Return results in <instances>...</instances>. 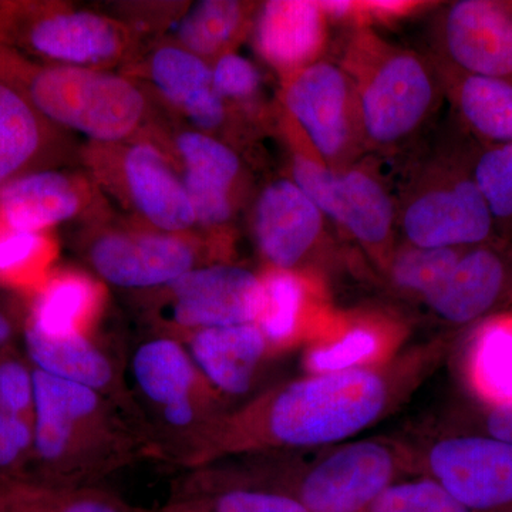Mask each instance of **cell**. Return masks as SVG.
Listing matches in <instances>:
<instances>
[{
  "label": "cell",
  "instance_id": "cell-1",
  "mask_svg": "<svg viewBox=\"0 0 512 512\" xmlns=\"http://www.w3.org/2000/svg\"><path fill=\"white\" fill-rule=\"evenodd\" d=\"M0 67L50 124L86 138L89 147L120 146L154 134L153 100L128 74L40 64L2 46Z\"/></svg>",
  "mask_w": 512,
  "mask_h": 512
},
{
  "label": "cell",
  "instance_id": "cell-2",
  "mask_svg": "<svg viewBox=\"0 0 512 512\" xmlns=\"http://www.w3.org/2000/svg\"><path fill=\"white\" fill-rule=\"evenodd\" d=\"M353 35L342 67L355 87L363 141L399 147L433 116L443 92L433 64L387 43L367 26Z\"/></svg>",
  "mask_w": 512,
  "mask_h": 512
},
{
  "label": "cell",
  "instance_id": "cell-3",
  "mask_svg": "<svg viewBox=\"0 0 512 512\" xmlns=\"http://www.w3.org/2000/svg\"><path fill=\"white\" fill-rule=\"evenodd\" d=\"M137 33L123 19L56 0H0V46L40 64L114 70Z\"/></svg>",
  "mask_w": 512,
  "mask_h": 512
},
{
  "label": "cell",
  "instance_id": "cell-4",
  "mask_svg": "<svg viewBox=\"0 0 512 512\" xmlns=\"http://www.w3.org/2000/svg\"><path fill=\"white\" fill-rule=\"evenodd\" d=\"M386 397L382 377L367 369L313 375L276 394L266 410V431L285 446L335 443L375 421Z\"/></svg>",
  "mask_w": 512,
  "mask_h": 512
},
{
  "label": "cell",
  "instance_id": "cell-5",
  "mask_svg": "<svg viewBox=\"0 0 512 512\" xmlns=\"http://www.w3.org/2000/svg\"><path fill=\"white\" fill-rule=\"evenodd\" d=\"M33 453L49 470L80 476L116 460L120 440L100 393L33 369Z\"/></svg>",
  "mask_w": 512,
  "mask_h": 512
},
{
  "label": "cell",
  "instance_id": "cell-6",
  "mask_svg": "<svg viewBox=\"0 0 512 512\" xmlns=\"http://www.w3.org/2000/svg\"><path fill=\"white\" fill-rule=\"evenodd\" d=\"M93 181L134 212L138 224L165 234L197 235L183 178L157 134L120 146L87 147Z\"/></svg>",
  "mask_w": 512,
  "mask_h": 512
},
{
  "label": "cell",
  "instance_id": "cell-7",
  "mask_svg": "<svg viewBox=\"0 0 512 512\" xmlns=\"http://www.w3.org/2000/svg\"><path fill=\"white\" fill-rule=\"evenodd\" d=\"M476 154L437 165L412 192L400 212L410 245L468 248L497 242L493 220L473 175Z\"/></svg>",
  "mask_w": 512,
  "mask_h": 512
},
{
  "label": "cell",
  "instance_id": "cell-8",
  "mask_svg": "<svg viewBox=\"0 0 512 512\" xmlns=\"http://www.w3.org/2000/svg\"><path fill=\"white\" fill-rule=\"evenodd\" d=\"M282 86V103L308 153L330 168H345L365 144L355 87L342 64L318 60Z\"/></svg>",
  "mask_w": 512,
  "mask_h": 512
},
{
  "label": "cell",
  "instance_id": "cell-9",
  "mask_svg": "<svg viewBox=\"0 0 512 512\" xmlns=\"http://www.w3.org/2000/svg\"><path fill=\"white\" fill-rule=\"evenodd\" d=\"M200 235L165 234L143 225L101 227L90 237L86 256L107 284L123 289H161L201 266Z\"/></svg>",
  "mask_w": 512,
  "mask_h": 512
},
{
  "label": "cell",
  "instance_id": "cell-10",
  "mask_svg": "<svg viewBox=\"0 0 512 512\" xmlns=\"http://www.w3.org/2000/svg\"><path fill=\"white\" fill-rule=\"evenodd\" d=\"M291 180L322 211L367 249L382 251L393 235L396 211L383 185L359 168H330L306 150L292 154Z\"/></svg>",
  "mask_w": 512,
  "mask_h": 512
},
{
  "label": "cell",
  "instance_id": "cell-11",
  "mask_svg": "<svg viewBox=\"0 0 512 512\" xmlns=\"http://www.w3.org/2000/svg\"><path fill=\"white\" fill-rule=\"evenodd\" d=\"M160 318L178 333L247 325L262 305L261 276L237 265L198 266L160 292Z\"/></svg>",
  "mask_w": 512,
  "mask_h": 512
},
{
  "label": "cell",
  "instance_id": "cell-12",
  "mask_svg": "<svg viewBox=\"0 0 512 512\" xmlns=\"http://www.w3.org/2000/svg\"><path fill=\"white\" fill-rule=\"evenodd\" d=\"M161 140V138H160ZM161 143L174 158L194 210L197 229L215 234L234 220L244 167L235 148L201 131L177 130Z\"/></svg>",
  "mask_w": 512,
  "mask_h": 512
},
{
  "label": "cell",
  "instance_id": "cell-13",
  "mask_svg": "<svg viewBox=\"0 0 512 512\" xmlns=\"http://www.w3.org/2000/svg\"><path fill=\"white\" fill-rule=\"evenodd\" d=\"M131 66L128 76L146 80L192 130L227 141L237 114L215 89L210 62L168 42L154 47L141 62Z\"/></svg>",
  "mask_w": 512,
  "mask_h": 512
},
{
  "label": "cell",
  "instance_id": "cell-14",
  "mask_svg": "<svg viewBox=\"0 0 512 512\" xmlns=\"http://www.w3.org/2000/svg\"><path fill=\"white\" fill-rule=\"evenodd\" d=\"M437 483L470 512H512V444L491 436L454 437L431 448Z\"/></svg>",
  "mask_w": 512,
  "mask_h": 512
},
{
  "label": "cell",
  "instance_id": "cell-15",
  "mask_svg": "<svg viewBox=\"0 0 512 512\" xmlns=\"http://www.w3.org/2000/svg\"><path fill=\"white\" fill-rule=\"evenodd\" d=\"M440 60L468 74L512 83V2L457 0L439 20Z\"/></svg>",
  "mask_w": 512,
  "mask_h": 512
},
{
  "label": "cell",
  "instance_id": "cell-16",
  "mask_svg": "<svg viewBox=\"0 0 512 512\" xmlns=\"http://www.w3.org/2000/svg\"><path fill=\"white\" fill-rule=\"evenodd\" d=\"M133 373L138 390L158 410L167 429L191 440L194 430L201 434L208 384L177 340L157 338L143 343L133 357Z\"/></svg>",
  "mask_w": 512,
  "mask_h": 512
},
{
  "label": "cell",
  "instance_id": "cell-17",
  "mask_svg": "<svg viewBox=\"0 0 512 512\" xmlns=\"http://www.w3.org/2000/svg\"><path fill=\"white\" fill-rule=\"evenodd\" d=\"M393 471L382 444H350L313 468L299 501L309 512H363L389 487Z\"/></svg>",
  "mask_w": 512,
  "mask_h": 512
},
{
  "label": "cell",
  "instance_id": "cell-18",
  "mask_svg": "<svg viewBox=\"0 0 512 512\" xmlns=\"http://www.w3.org/2000/svg\"><path fill=\"white\" fill-rule=\"evenodd\" d=\"M325 215L291 178L265 185L252 210V235L269 268L296 271L318 244Z\"/></svg>",
  "mask_w": 512,
  "mask_h": 512
},
{
  "label": "cell",
  "instance_id": "cell-19",
  "mask_svg": "<svg viewBox=\"0 0 512 512\" xmlns=\"http://www.w3.org/2000/svg\"><path fill=\"white\" fill-rule=\"evenodd\" d=\"M96 188L60 167L33 171L0 187V220L10 231L50 232L92 210Z\"/></svg>",
  "mask_w": 512,
  "mask_h": 512
},
{
  "label": "cell",
  "instance_id": "cell-20",
  "mask_svg": "<svg viewBox=\"0 0 512 512\" xmlns=\"http://www.w3.org/2000/svg\"><path fill=\"white\" fill-rule=\"evenodd\" d=\"M66 143L64 133L0 67V187L33 171L59 167L66 158Z\"/></svg>",
  "mask_w": 512,
  "mask_h": 512
},
{
  "label": "cell",
  "instance_id": "cell-21",
  "mask_svg": "<svg viewBox=\"0 0 512 512\" xmlns=\"http://www.w3.org/2000/svg\"><path fill=\"white\" fill-rule=\"evenodd\" d=\"M511 288V262L497 242H488L464 249L453 269L424 301L447 322L470 325L493 312Z\"/></svg>",
  "mask_w": 512,
  "mask_h": 512
},
{
  "label": "cell",
  "instance_id": "cell-22",
  "mask_svg": "<svg viewBox=\"0 0 512 512\" xmlns=\"http://www.w3.org/2000/svg\"><path fill=\"white\" fill-rule=\"evenodd\" d=\"M251 32L256 53L284 82L320 60L328 18L318 2L271 0L256 8Z\"/></svg>",
  "mask_w": 512,
  "mask_h": 512
},
{
  "label": "cell",
  "instance_id": "cell-23",
  "mask_svg": "<svg viewBox=\"0 0 512 512\" xmlns=\"http://www.w3.org/2000/svg\"><path fill=\"white\" fill-rule=\"evenodd\" d=\"M106 303V288L80 269H55L32 295L26 326L46 338L89 336Z\"/></svg>",
  "mask_w": 512,
  "mask_h": 512
},
{
  "label": "cell",
  "instance_id": "cell-24",
  "mask_svg": "<svg viewBox=\"0 0 512 512\" xmlns=\"http://www.w3.org/2000/svg\"><path fill=\"white\" fill-rule=\"evenodd\" d=\"M188 336V353L205 382L229 396L249 392L269 348L256 323L201 329Z\"/></svg>",
  "mask_w": 512,
  "mask_h": 512
},
{
  "label": "cell",
  "instance_id": "cell-25",
  "mask_svg": "<svg viewBox=\"0 0 512 512\" xmlns=\"http://www.w3.org/2000/svg\"><path fill=\"white\" fill-rule=\"evenodd\" d=\"M441 87L468 133L483 147L512 143V83L436 63Z\"/></svg>",
  "mask_w": 512,
  "mask_h": 512
},
{
  "label": "cell",
  "instance_id": "cell-26",
  "mask_svg": "<svg viewBox=\"0 0 512 512\" xmlns=\"http://www.w3.org/2000/svg\"><path fill=\"white\" fill-rule=\"evenodd\" d=\"M255 6L237 0H202L184 9L174 26L171 43L207 62L235 52L252 28Z\"/></svg>",
  "mask_w": 512,
  "mask_h": 512
},
{
  "label": "cell",
  "instance_id": "cell-27",
  "mask_svg": "<svg viewBox=\"0 0 512 512\" xmlns=\"http://www.w3.org/2000/svg\"><path fill=\"white\" fill-rule=\"evenodd\" d=\"M467 382L490 407L512 403V312L488 316L468 343Z\"/></svg>",
  "mask_w": 512,
  "mask_h": 512
},
{
  "label": "cell",
  "instance_id": "cell-28",
  "mask_svg": "<svg viewBox=\"0 0 512 512\" xmlns=\"http://www.w3.org/2000/svg\"><path fill=\"white\" fill-rule=\"evenodd\" d=\"M25 343L35 369L47 375L82 384L97 393L111 392L116 386V370L109 357L89 338H46L26 326Z\"/></svg>",
  "mask_w": 512,
  "mask_h": 512
},
{
  "label": "cell",
  "instance_id": "cell-29",
  "mask_svg": "<svg viewBox=\"0 0 512 512\" xmlns=\"http://www.w3.org/2000/svg\"><path fill=\"white\" fill-rule=\"evenodd\" d=\"M261 276L262 305L256 326L269 348L292 345L306 328L311 312L312 288L296 271L268 268Z\"/></svg>",
  "mask_w": 512,
  "mask_h": 512
},
{
  "label": "cell",
  "instance_id": "cell-30",
  "mask_svg": "<svg viewBox=\"0 0 512 512\" xmlns=\"http://www.w3.org/2000/svg\"><path fill=\"white\" fill-rule=\"evenodd\" d=\"M57 244L52 232H0V285L36 293L55 269Z\"/></svg>",
  "mask_w": 512,
  "mask_h": 512
},
{
  "label": "cell",
  "instance_id": "cell-31",
  "mask_svg": "<svg viewBox=\"0 0 512 512\" xmlns=\"http://www.w3.org/2000/svg\"><path fill=\"white\" fill-rule=\"evenodd\" d=\"M473 175L490 211L495 235L500 241L512 239V143L480 148L474 157Z\"/></svg>",
  "mask_w": 512,
  "mask_h": 512
},
{
  "label": "cell",
  "instance_id": "cell-32",
  "mask_svg": "<svg viewBox=\"0 0 512 512\" xmlns=\"http://www.w3.org/2000/svg\"><path fill=\"white\" fill-rule=\"evenodd\" d=\"M383 346V333L376 326L360 323L309 350L305 363L312 375L362 369L359 366L375 360Z\"/></svg>",
  "mask_w": 512,
  "mask_h": 512
},
{
  "label": "cell",
  "instance_id": "cell-33",
  "mask_svg": "<svg viewBox=\"0 0 512 512\" xmlns=\"http://www.w3.org/2000/svg\"><path fill=\"white\" fill-rule=\"evenodd\" d=\"M466 248H420L410 245L394 256V284L426 296L443 281Z\"/></svg>",
  "mask_w": 512,
  "mask_h": 512
},
{
  "label": "cell",
  "instance_id": "cell-34",
  "mask_svg": "<svg viewBox=\"0 0 512 512\" xmlns=\"http://www.w3.org/2000/svg\"><path fill=\"white\" fill-rule=\"evenodd\" d=\"M215 89L235 114L251 119L262 103V77L247 57L229 52L211 63Z\"/></svg>",
  "mask_w": 512,
  "mask_h": 512
},
{
  "label": "cell",
  "instance_id": "cell-35",
  "mask_svg": "<svg viewBox=\"0 0 512 512\" xmlns=\"http://www.w3.org/2000/svg\"><path fill=\"white\" fill-rule=\"evenodd\" d=\"M367 512H470L436 480L389 485Z\"/></svg>",
  "mask_w": 512,
  "mask_h": 512
},
{
  "label": "cell",
  "instance_id": "cell-36",
  "mask_svg": "<svg viewBox=\"0 0 512 512\" xmlns=\"http://www.w3.org/2000/svg\"><path fill=\"white\" fill-rule=\"evenodd\" d=\"M33 370L16 357L0 359V410L33 421Z\"/></svg>",
  "mask_w": 512,
  "mask_h": 512
},
{
  "label": "cell",
  "instance_id": "cell-37",
  "mask_svg": "<svg viewBox=\"0 0 512 512\" xmlns=\"http://www.w3.org/2000/svg\"><path fill=\"white\" fill-rule=\"evenodd\" d=\"M0 512H120L109 501L94 495L67 497L59 504L43 505L40 494L15 493L0 497Z\"/></svg>",
  "mask_w": 512,
  "mask_h": 512
},
{
  "label": "cell",
  "instance_id": "cell-38",
  "mask_svg": "<svg viewBox=\"0 0 512 512\" xmlns=\"http://www.w3.org/2000/svg\"><path fill=\"white\" fill-rule=\"evenodd\" d=\"M212 512H309L303 504L288 495L265 491L234 490L220 495L212 504Z\"/></svg>",
  "mask_w": 512,
  "mask_h": 512
},
{
  "label": "cell",
  "instance_id": "cell-39",
  "mask_svg": "<svg viewBox=\"0 0 512 512\" xmlns=\"http://www.w3.org/2000/svg\"><path fill=\"white\" fill-rule=\"evenodd\" d=\"M33 421L0 410V470H9L33 451Z\"/></svg>",
  "mask_w": 512,
  "mask_h": 512
},
{
  "label": "cell",
  "instance_id": "cell-40",
  "mask_svg": "<svg viewBox=\"0 0 512 512\" xmlns=\"http://www.w3.org/2000/svg\"><path fill=\"white\" fill-rule=\"evenodd\" d=\"M423 3L407 2V0H373V2H357V23L360 28L367 22H392L406 18L414 10L420 9Z\"/></svg>",
  "mask_w": 512,
  "mask_h": 512
},
{
  "label": "cell",
  "instance_id": "cell-41",
  "mask_svg": "<svg viewBox=\"0 0 512 512\" xmlns=\"http://www.w3.org/2000/svg\"><path fill=\"white\" fill-rule=\"evenodd\" d=\"M488 436L512 444V403L490 407L487 416Z\"/></svg>",
  "mask_w": 512,
  "mask_h": 512
},
{
  "label": "cell",
  "instance_id": "cell-42",
  "mask_svg": "<svg viewBox=\"0 0 512 512\" xmlns=\"http://www.w3.org/2000/svg\"><path fill=\"white\" fill-rule=\"evenodd\" d=\"M319 8L326 18L336 20H355L357 22V2L350 0H332V2H318Z\"/></svg>",
  "mask_w": 512,
  "mask_h": 512
},
{
  "label": "cell",
  "instance_id": "cell-43",
  "mask_svg": "<svg viewBox=\"0 0 512 512\" xmlns=\"http://www.w3.org/2000/svg\"><path fill=\"white\" fill-rule=\"evenodd\" d=\"M5 229H6V228H5V227H3V222H2V220H0V232L5 231Z\"/></svg>",
  "mask_w": 512,
  "mask_h": 512
}]
</instances>
